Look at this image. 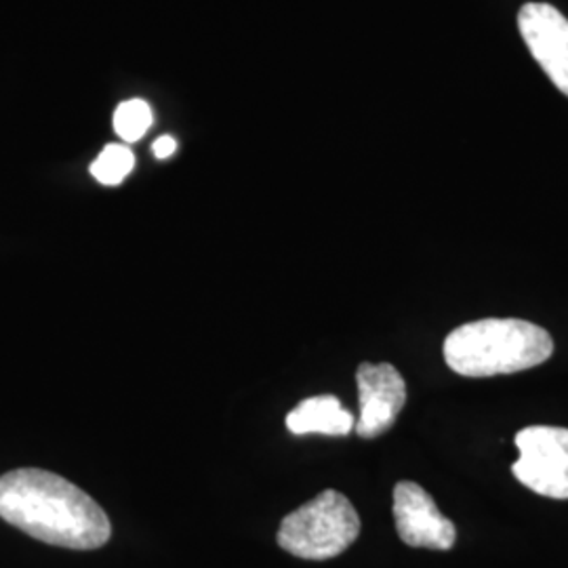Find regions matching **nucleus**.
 I'll return each mask as SVG.
<instances>
[{"label": "nucleus", "instance_id": "nucleus-1", "mask_svg": "<svg viewBox=\"0 0 568 568\" xmlns=\"http://www.w3.org/2000/svg\"><path fill=\"white\" fill-rule=\"evenodd\" d=\"M0 518L42 544L103 548L112 535L102 506L53 471L23 467L0 478Z\"/></svg>", "mask_w": 568, "mask_h": 568}, {"label": "nucleus", "instance_id": "nucleus-2", "mask_svg": "<svg viewBox=\"0 0 568 568\" xmlns=\"http://www.w3.org/2000/svg\"><path fill=\"white\" fill-rule=\"evenodd\" d=\"M443 352L450 371L478 379L544 365L554 352V339L528 321L483 318L448 333Z\"/></svg>", "mask_w": 568, "mask_h": 568}, {"label": "nucleus", "instance_id": "nucleus-3", "mask_svg": "<svg viewBox=\"0 0 568 568\" xmlns=\"http://www.w3.org/2000/svg\"><path fill=\"white\" fill-rule=\"evenodd\" d=\"M361 535V516L339 490H323L291 511L278 528V546L304 560H328L344 554Z\"/></svg>", "mask_w": 568, "mask_h": 568}, {"label": "nucleus", "instance_id": "nucleus-4", "mask_svg": "<svg viewBox=\"0 0 568 568\" xmlns=\"http://www.w3.org/2000/svg\"><path fill=\"white\" fill-rule=\"evenodd\" d=\"M518 462L511 466L514 476L551 499H568V429L567 427L530 426L516 434Z\"/></svg>", "mask_w": 568, "mask_h": 568}, {"label": "nucleus", "instance_id": "nucleus-5", "mask_svg": "<svg viewBox=\"0 0 568 568\" xmlns=\"http://www.w3.org/2000/svg\"><path fill=\"white\" fill-rule=\"evenodd\" d=\"M394 520L398 537L410 548L447 549L457 541V528L438 509L426 488L415 483L394 487Z\"/></svg>", "mask_w": 568, "mask_h": 568}, {"label": "nucleus", "instance_id": "nucleus-6", "mask_svg": "<svg viewBox=\"0 0 568 568\" xmlns=\"http://www.w3.org/2000/svg\"><path fill=\"white\" fill-rule=\"evenodd\" d=\"M361 417L356 434L361 438H377L396 424L406 405V384L396 366L363 363L356 371Z\"/></svg>", "mask_w": 568, "mask_h": 568}, {"label": "nucleus", "instance_id": "nucleus-7", "mask_svg": "<svg viewBox=\"0 0 568 568\" xmlns=\"http://www.w3.org/2000/svg\"><path fill=\"white\" fill-rule=\"evenodd\" d=\"M518 28L530 55L568 98V20L551 4L528 2L518 13Z\"/></svg>", "mask_w": 568, "mask_h": 568}, {"label": "nucleus", "instance_id": "nucleus-8", "mask_svg": "<svg viewBox=\"0 0 568 568\" xmlns=\"http://www.w3.org/2000/svg\"><path fill=\"white\" fill-rule=\"evenodd\" d=\"M286 427L295 436H347L356 427V422L335 396H312L286 415Z\"/></svg>", "mask_w": 568, "mask_h": 568}, {"label": "nucleus", "instance_id": "nucleus-9", "mask_svg": "<svg viewBox=\"0 0 568 568\" xmlns=\"http://www.w3.org/2000/svg\"><path fill=\"white\" fill-rule=\"evenodd\" d=\"M135 166V154L124 143H110L91 164V175L103 185H121Z\"/></svg>", "mask_w": 568, "mask_h": 568}, {"label": "nucleus", "instance_id": "nucleus-10", "mask_svg": "<svg viewBox=\"0 0 568 568\" xmlns=\"http://www.w3.org/2000/svg\"><path fill=\"white\" fill-rule=\"evenodd\" d=\"M152 122V108L143 100H126L114 112V131L124 143L140 142Z\"/></svg>", "mask_w": 568, "mask_h": 568}, {"label": "nucleus", "instance_id": "nucleus-11", "mask_svg": "<svg viewBox=\"0 0 568 568\" xmlns=\"http://www.w3.org/2000/svg\"><path fill=\"white\" fill-rule=\"evenodd\" d=\"M152 150H154V156H156L159 161H164V159L173 156V152L178 150V142H175L171 135H163V138H159V140L154 142Z\"/></svg>", "mask_w": 568, "mask_h": 568}]
</instances>
